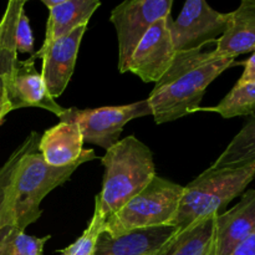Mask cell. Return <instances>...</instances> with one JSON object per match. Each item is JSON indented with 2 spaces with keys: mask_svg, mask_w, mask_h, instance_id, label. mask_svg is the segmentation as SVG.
Instances as JSON below:
<instances>
[{
  "mask_svg": "<svg viewBox=\"0 0 255 255\" xmlns=\"http://www.w3.org/2000/svg\"><path fill=\"white\" fill-rule=\"evenodd\" d=\"M203 49L176 52L168 71L147 97L157 125L176 121L201 109L207 87L222 74L234 66L236 59L218 56Z\"/></svg>",
  "mask_w": 255,
  "mask_h": 255,
  "instance_id": "cell-1",
  "label": "cell"
},
{
  "mask_svg": "<svg viewBox=\"0 0 255 255\" xmlns=\"http://www.w3.org/2000/svg\"><path fill=\"white\" fill-rule=\"evenodd\" d=\"M96 158L94 149H84L76 162L55 167L45 162L39 149L24 154L5 191L0 211V228L4 232H24L41 216L42 199L52 189L69 181L81 164Z\"/></svg>",
  "mask_w": 255,
  "mask_h": 255,
  "instance_id": "cell-2",
  "label": "cell"
},
{
  "mask_svg": "<svg viewBox=\"0 0 255 255\" xmlns=\"http://www.w3.org/2000/svg\"><path fill=\"white\" fill-rule=\"evenodd\" d=\"M105 167L102 189L97 196L105 221L114 216L157 176L151 149L128 136L107 149L101 158Z\"/></svg>",
  "mask_w": 255,
  "mask_h": 255,
  "instance_id": "cell-3",
  "label": "cell"
},
{
  "mask_svg": "<svg viewBox=\"0 0 255 255\" xmlns=\"http://www.w3.org/2000/svg\"><path fill=\"white\" fill-rule=\"evenodd\" d=\"M255 178V163L241 168L208 169L184 187L178 211L171 226L177 231L203 217L219 214L234 198L241 196Z\"/></svg>",
  "mask_w": 255,
  "mask_h": 255,
  "instance_id": "cell-4",
  "label": "cell"
},
{
  "mask_svg": "<svg viewBox=\"0 0 255 255\" xmlns=\"http://www.w3.org/2000/svg\"><path fill=\"white\" fill-rule=\"evenodd\" d=\"M184 187L156 176L147 187L105 221L104 233L111 238L154 227L171 226Z\"/></svg>",
  "mask_w": 255,
  "mask_h": 255,
  "instance_id": "cell-5",
  "label": "cell"
},
{
  "mask_svg": "<svg viewBox=\"0 0 255 255\" xmlns=\"http://www.w3.org/2000/svg\"><path fill=\"white\" fill-rule=\"evenodd\" d=\"M152 115L148 101L133 102L122 106L79 110L71 107L59 117L61 121H71L79 126L84 142L110 149L120 141L125 125L139 117Z\"/></svg>",
  "mask_w": 255,
  "mask_h": 255,
  "instance_id": "cell-6",
  "label": "cell"
},
{
  "mask_svg": "<svg viewBox=\"0 0 255 255\" xmlns=\"http://www.w3.org/2000/svg\"><path fill=\"white\" fill-rule=\"evenodd\" d=\"M172 0H131L114 7L110 21L119 41V71L125 74L134 49L149 27L159 19L171 15Z\"/></svg>",
  "mask_w": 255,
  "mask_h": 255,
  "instance_id": "cell-7",
  "label": "cell"
},
{
  "mask_svg": "<svg viewBox=\"0 0 255 255\" xmlns=\"http://www.w3.org/2000/svg\"><path fill=\"white\" fill-rule=\"evenodd\" d=\"M228 14L214 10L203 0L184 2L177 20L168 16V26L174 51L183 52L203 49L226 31Z\"/></svg>",
  "mask_w": 255,
  "mask_h": 255,
  "instance_id": "cell-8",
  "label": "cell"
},
{
  "mask_svg": "<svg viewBox=\"0 0 255 255\" xmlns=\"http://www.w3.org/2000/svg\"><path fill=\"white\" fill-rule=\"evenodd\" d=\"M174 56L167 16L157 20L144 34L129 59L127 72L134 74L143 82L156 84L168 71Z\"/></svg>",
  "mask_w": 255,
  "mask_h": 255,
  "instance_id": "cell-9",
  "label": "cell"
},
{
  "mask_svg": "<svg viewBox=\"0 0 255 255\" xmlns=\"http://www.w3.org/2000/svg\"><path fill=\"white\" fill-rule=\"evenodd\" d=\"M4 87L12 111L22 107H39L57 117H61L66 111L50 96L41 74L35 67V54L27 60L17 61L11 79Z\"/></svg>",
  "mask_w": 255,
  "mask_h": 255,
  "instance_id": "cell-10",
  "label": "cell"
},
{
  "mask_svg": "<svg viewBox=\"0 0 255 255\" xmlns=\"http://www.w3.org/2000/svg\"><path fill=\"white\" fill-rule=\"evenodd\" d=\"M87 26L89 25H82L67 36L56 40L39 56L42 60V80L52 99L61 96L71 80L80 44Z\"/></svg>",
  "mask_w": 255,
  "mask_h": 255,
  "instance_id": "cell-11",
  "label": "cell"
},
{
  "mask_svg": "<svg viewBox=\"0 0 255 255\" xmlns=\"http://www.w3.org/2000/svg\"><path fill=\"white\" fill-rule=\"evenodd\" d=\"M254 232L255 189H249L233 208L217 216L213 255H229Z\"/></svg>",
  "mask_w": 255,
  "mask_h": 255,
  "instance_id": "cell-12",
  "label": "cell"
},
{
  "mask_svg": "<svg viewBox=\"0 0 255 255\" xmlns=\"http://www.w3.org/2000/svg\"><path fill=\"white\" fill-rule=\"evenodd\" d=\"M49 9L45 40L35 57L44 54L50 45L61 37L67 36L77 27L89 25L90 19L100 7L99 0H42Z\"/></svg>",
  "mask_w": 255,
  "mask_h": 255,
  "instance_id": "cell-13",
  "label": "cell"
},
{
  "mask_svg": "<svg viewBox=\"0 0 255 255\" xmlns=\"http://www.w3.org/2000/svg\"><path fill=\"white\" fill-rule=\"evenodd\" d=\"M176 232L174 227L162 226L138 229L117 238L102 233L95 255H157Z\"/></svg>",
  "mask_w": 255,
  "mask_h": 255,
  "instance_id": "cell-14",
  "label": "cell"
},
{
  "mask_svg": "<svg viewBox=\"0 0 255 255\" xmlns=\"http://www.w3.org/2000/svg\"><path fill=\"white\" fill-rule=\"evenodd\" d=\"M213 51L232 59L255 51V0H243L234 11L228 12L226 31L217 40Z\"/></svg>",
  "mask_w": 255,
  "mask_h": 255,
  "instance_id": "cell-15",
  "label": "cell"
},
{
  "mask_svg": "<svg viewBox=\"0 0 255 255\" xmlns=\"http://www.w3.org/2000/svg\"><path fill=\"white\" fill-rule=\"evenodd\" d=\"M84 151V138L79 126L71 121H60L46 129L39 141V152L50 166L62 167L76 162Z\"/></svg>",
  "mask_w": 255,
  "mask_h": 255,
  "instance_id": "cell-16",
  "label": "cell"
},
{
  "mask_svg": "<svg viewBox=\"0 0 255 255\" xmlns=\"http://www.w3.org/2000/svg\"><path fill=\"white\" fill-rule=\"evenodd\" d=\"M217 216L203 217L177 231L157 255H213Z\"/></svg>",
  "mask_w": 255,
  "mask_h": 255,
  "instance_id": "cell-17",
  "label": "cell"
},
{
  "mask_svg": "<svg viewBox=\"0 0 255 255\" xmlns=\"http://www.w3.org/2000/svg\"><path fill=\"white\" fill-rule=\"evenodd\" d=\"M255 163V114L246 122L212 168H241Z\"/></svg>",
  "mask_w": 255,
  "mask_h": 255,
  "instance_id": "cell-18",
  "label": "cell"
},
{
  "mask_svg": "<svg viewBox=\"0 0 255 255\" xmlns=\"http://www.w3.org/2000/svg\"><path fill=\"white\" fill-rule=\"evenodd\" d=\"M198 111L216 112L224 119L238 116H249L255 114V82L237 85L227 94L218 105Z\"/></svg>",
  "mask_w": 255,
  "mask_h": 255,
  "instance_id": "cell-19",
  "label": "cell"
},
{
  "mask_svg": "<svg viewBox=\"0 0 255 255\" xmlns=\"http://www.w3.org/2000/svg\"><path fill=\"white\" fill-rule=\"evenodd\" d=\"M105 229V216L102 213L101 202L99 196L95 197V211L89 226L85 229L81 237L76 239L72 244L64 249H60L61 255H95L96 244L100 236L104 233Z\"/></svg>",
  "mask_w": 255,
  "mask_h": 255,
  "instance_id": "cell-20",
  "label": "cell"
},
{
  "mask_svg": "<svg viewBox=\"0 0 255 255\" xmlns=\"http://www.w3.org/2000/svg\"><path fill=\"white\" fill-rule=\"evenodd\" d=\"M51 236H29L25 232L10 231L0 242V255H42L45 244Z\"/></svg>",
  "mask_w": 255,
  "mask_h": 255,
  "instance_id": "cell-21",
  "label": "cell"
},
{
  "mask_svg": "<svg viewBox=\"0 0 255 255\" xmlns=\"http://www.w3.org/2000/svg\"><path fill=\"white\" fill-rule=\"evenodd\" d=\"M41 138L39 133L36 131H32L26 138L22 141V143L20 146H17V148L10 154L9 158L6 159L4 164L0 167V211H1V204L4 201V194L6 191V187L9 184L10 179H11L12 173H14L15 168L19 164L20 159L24 157V154H26L27 152L34 151V149H39V141ZM9 233V232H4L0 228V242L5 238V236Z\"/></svg>",
  "mask_w": 255,
  "mask_h": 255,
  "instance_id": "cell-22",
  "label": "cell"
},
{
  "mask_svg": "<svg viewBox=\"0 0 255 255\" xmlns=\"http://www.w3.org/2000/svg\"><path fill=\"white\" fill-rule=\"evenodd\" d=\"M15 45L16 51L20 54H31L34 55V36H32L30 20L25 14V10L20 12L19 20H17L16 30H15Z\"/></svg>",
  "mask_w": 255,
  "mask_h": 255,
  "instance_id": "cell-23",
  "label": "cell"
},
{
  "mask_svg": "<svg viewBox=\"0 0 255 255\" xmlns=\"http://www.w3.org/2000/svg\"><path fill=\"white\" fill-rule=\"evenodd\" d=\"M239 64L243 65L244 71L242 74L241 79L237 82V85H246L251 84V82H255V51L247 61L239 62Z\"/></svg>",
  "mask_w": 255,
  "mask_h": 255,
  "instance_id": "cell-24",
  "label": "cell"
},
{
  "mask_svg": "<svg viewBox=\"0 0 255 255\" xmlns=\"http://www.w3.org/2000/svg\"><path fill=\"white\" fill-rule=\"evenodd\" d=\"M229 255H255V232L237 246Z\"/></svg>",
  "mask_w": 255,
  "mask_h": 255,
  "instance_id": "cell-25",
  "label": "cell"
},
{
  "mask_svg": "<svg viewBox=\"0 0 255 255\" xmlns=\"http://www.w3.org/2000/svg\"><path fill=\"white\" fill-rule=\"evenodd\" d=\"M11 111V105H10L9 99H7L6 90H5V87L1 85V86H0V125L2 124V121H4V119L6 117V115Z\"/></svg>",
  "mask_w": 255,
  "mask_h": 255,
  "instance_id": "cell-26",
  "label": "cell"
}]
</instances>
